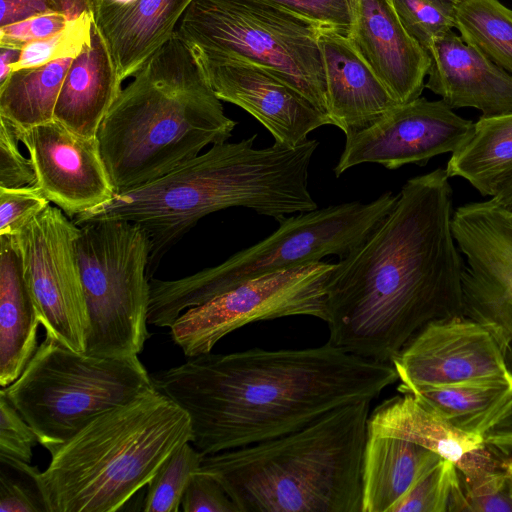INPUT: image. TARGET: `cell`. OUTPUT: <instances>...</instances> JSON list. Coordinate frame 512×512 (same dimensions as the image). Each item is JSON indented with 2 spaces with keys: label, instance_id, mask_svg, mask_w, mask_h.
<instances>
[{
  "label": "cell",
  "instance_id": "obj_1",
  "mask_svg": "<svg viewBox=\"0 0 512 512\" xmlns=\"http://www.w3.org/2000/svg\"><path fill=\"white\" fill-rule=\"evenodd\" d=\"M448 179L438 168L407 180L390 213L334 264L327 285L331 344L391 363L429 323L462 316L464 262Z\"/></svg>",
  "mask_w": 512,
  "mask_h": 512
},
{
  "label": "cell",
  "instance_id": "obj_2",
  "mask_svg": "<svg viewBox=\"0 0 512 512\" xmlns=\"http://www.w3.org/2000/svg\"><path fill=\"white\" fill-rule=\"evenodd\" d=\"M154 387L189 416L204 456L296 431L327 412L373 400L399 380L392 363L318 347L190 357L151 374Z\"/></svg>",
  "mask_w": 512,
  "mask_h": 512
},
{
  "label": "cell",
  "instance_id": "obj_3",
  "mask_svg": "<svg viewBox=\"0 0 512 512\" xmlns=\"http://www.w3.org/2000/svg\"><path fill=\"white\" fill-rule=\"evenodd\" d=\"M257 134L211 145L167 174L117 193L73 218L76 225L119 219L140 225L150 244L148 275L163 254L203 217L244 207L274 218L318 208L309 188L314 139L291 147L274 142L254 147Z\"/></svg>",
  "mask_w": 512,
  "mask_h": 512
},
{
  "label": "cell",
  "instance_id": "obj_4",
  "mask_svg": "<svg viewBox=\"0 0 512 512\" xmlns=\"http://www.w3.org/2000/svg\"><path fill=\"white\" fill-rule=\"evenodd\" d=\"M133 77L97 134L116 194L227 141L237 124L225 115L195 52L176 31Z\"/></svg>",
  "mask_w": 512,
  "mask_h": 512
},
{
  "label": "cell",
  "instance_id": "obj_5",
  "mask_svg": "<svg viewBox=\"0 0 512 512\" xmlns=\"http://www.w3.org/2000/svg\"><path fill=\"white\" fill-rule=\"evenodd\" d=\"M371 400L285 435L203 457L240 512H361Z\"/></svg>",
  "mask_w": 512,
  "mask_h": 512
},
{
  "label": "cell",
  "instance_id": "obj_6",
  "mask_svg": "<svg viewBox=\"0 0 512 512\" xmlns=\"http://www.w3.org/2000/svg\"><path fill=\"white\" fill-rule=\"evenodd\" d=\"M188 414L155 387L92 420L41 472L49 512H114L191 442Z\"/></svg>",
  "mask_w": 512,
  "mask_h": 512
},
{
  "label": "cell",
  "instance_id": "obj_7",
  "mask_svg": "<svg viewBox=\"0 0 512 512\" xmlns=\"http://www.w3.org/2000/svg\"><path fill=\"white\" fill-rule=\"evenodd\" d=\"M397 199L387 191L368 203L352 201L285 216L272 234L216 266L175 280L150 278L148 322L170 328L187 309L246 281L329 255L343 258L367 239Z\"/></svg>",
  "mask_w": 512,
  "mask_h": 512
},
{
  "label": "cell",
  "instance_id": "obj_8",
  "mask_svg": "<svg viewBox=\"0 0 512 512\" xmlns=\"http://www.w3.org/2000/svg\"><path fill=\"white\" fill-rule=\"evenodd\" d=\"M153 387L138 355H87L46 336L21 375L1 390L52 456L96 417Z\"/></svg>",
  "mask_w": 512,
  "mask_h": 512
},
{
  "label": "cell",
  "instance_id": "obj_9",
  "mask_svg": "<svg viewBox=\"0 0 512 512\" xmlns=\"http://www.w3.org/2000/svg\"><path fill=\"white\" fill-rule=\"evenodd\" d=\"M319 30L267 0H193L176 33L198 55L244 59L272 70L327 114Z\"/></svg>",
  "mask_w": 512,
  "mask_h": 512
},
{
  "label": "cell",
  "instance_id": "obj_10",
  "mask_svg": "<svg viewBox=\"0 0 512 512\" xmlns=\"http://www.w3.org/2000/svg\"><path fill=\"white\" fill-rule=\"evenodd\" d=\"M79 227L77 258L89 318L85 354L139 355L150 336V239L140 225L126 220Z\"/></svg>",
  "mask_w": 512,
  "mask_h": 512
},
{
  "label": "cell",
  "instance_id": "obj_11",
  "mask_svg": "<svg viewBox=\"0 0 512 512\" xmlns=\"http://www.w3.org/2000/svg\"><path fill=\"white\" fill-rule=\"evenodd\" d=\"M335 263L316 261L263 275L189 308L170 326L187 357L210 353L248 324L290 316L327 321V285Z\"/></svg>",
  "mask_w": 512,
  "mask_h": 512
},
{
  "label": "cell",
  "instance_id": "obj_12",
  "mask_svg": "<svg viewBox=\"0 0 512 512\" xmlns=\"http://www.w3.org/2000/svg\"><path fill=\"white\" fill-rule=\"evenodd\" d=\"M79 231L72 218L49 204L14 238L46 336L85 353L89 318L77 258Z\"/></svg>",
  "mask_w": 512,
  "mask_h": 512
},
{
  "label": "cell",
  "instance_id": "obj_13",
  "mask_svg": "<svg viewBox=\"0 0 512 512\" xmlns=\"http://www.w3.org/2000/svg\"><path fill=\"white\" fill-rule=\"evenodd\" d=\"M474 122L457 115L442 99L418 97L396 104L371 125L346 136L333 171L336 177L364 163L387 169L425 165L431 158L454 152L470 136Z\"/></svg>",
  "mask_w": 512,
  "mask_h": 512
},
{
  "label": "cell",
  "instance_id": "obj_14",
  "mask_svg": "<svg viewBox=\"0 0 512 512\" xmlns=\"http://www.w3.org/2000/svg\"><path fill=\"white\" fill-rule=\"evenodd\" d=\"M391 363L401 381L400 393L463 382L512 385V370L494 332L464 316L429 323Z\"/></svg>",
  "mask_w": 512,
  "mask_h": 512
},
{
  "label": "cell",
  "instance_id": "obj_15",
  "mask_svg": "<svg viewBox=\"0 0 512 512\" xmlns=\"http://www.w3.org/2000/svg\"><path fill=\"white\" fill-rule=\"evenodd\" d=\"M196 56L216 96L248 112L275 142L294 147L313 130L332 125L326 113L272 70L239 58Z\"/></svg>",
  "mask_w": 512,
  "mask_h": 512
},
{
  "label": "cell",
  "instance_id": "obj_16",
  "mask_svg": "<svg viewBox=\"0 0 512 512\" xmlns=\"http://www.w3.org/2000/svg\"><path fill=\"white\" fill-rule=\"evenodd\" d=\"M35 173V187L68 217L93 209L116 191L97 138H86L53 120L17 135Z\"/></svg>",
  "mask_w": 512,
  "mask_h": 512
},
{
  "label": "cell",
  "instance_id": "obj_17",
  "mask_svg": "<svg viewBox=\"0 0 512 512\" xmlns=\"http://www.w3.org/2000/svg\"><path fill=\"white\" fill-rule=\"evenodd\" d=\"M347 37L396 103L421 96L431 58L407 32L391 0H356Z\"/></svg>",
  "mask_w": 512,
  "mask_h": 512
},
{
  "label": "cell",
  "instance_id": "obj_18",
  "mask_svg": "<svg viewBox=\"0 0 512 512\" xmlns=\"http://www.w3.org/2000/svg\"><path fill=\"white\" fill-rule=\"evenodd\" d=\"M368 434L418 444L453 462L466 481L500 467L483 436L455 428L412 393L379 404L369 415Z\"/></svg>",
  "mask_w": 512,
  "mask_h": 512
},
{
  "label": "cell",
  "instance_id": "obj_19",
  "mask_svg": "<svg viewBox=\"0 0 512 512\" xmlns=\"http://www.w3.org/2000/svg\"><path fill=\"white\" fill-rule=\"evenodd\" d=\"M425 88L452 109L471 107L482 116L512 113V75L453 30L432 45Z\"/></svg>",
  "mask_w": 512,
  "mask_h": 512
},
{
  "label": "cell",
  "instance_id": "obj_20",
  "mask_svg": "<svg viewBox=\"0 0 512 512\" xmlns=\"http://www.w3.org/2000/svg\"><path fill=\"white\" fill-rule=\"evenodd\" d=\"M326 88L327 114L345 135L363 129L396 103L347 36L320 28Z\"/></svg>",
  "mask_w": 512,
  "mask_h": 512
},
{
  "label": "cell",
  "instance_id": "obj_21",
  "mask_svg": "<svg viewBox=\"0 0 512 512\" xmlns=\"http://www.w3.org/2000/svg\"><path fill=\"white\" fill-rule=\"evenodd\" d=\"M121 84L107 43L93 24L90 44L72 60L67 71L54 120L80 136L97 138Z\"/></svg>",
  "mask_w": 512,
  "mask_h": 512
},
{
  "label": "cell",
  "instance_id": "obj_22",
  "mask_svg": "<svg viewBox=\"0 0 512 512\" xmlns=\"http://www.w3.org/2000/svg\"><path fill=\"white\" fill-rule=\"evenodd\" d=\"M38 311L12 235H0V386L13 383L33 357Z\"/></svg>",
  "mask_w": 512,
  "mask_h": 512
},
{
  "label": "cell",
  "instance_id": "obj_23",
  "mask_svg": "<svg viewBox=\"0 0 512 512\" xmlns=\"http://www.w3.org/2000/svg\"><path fill=\"white\" fill-rule=\"evenodd\" d=\"M439 457L404 439L368 434L361 468V512H391Z\"/></svg>",
  "mask_w": 512,
  "mask_h": 512
},
{
  "label": "cell",
  "instance_id": "obj_24",
  "mask_svg": "<svg viewBox=\"0 0 512 512\" xmlns=\"http://www.w3.org/2000/svg\"><path fill=\"white\" fill-rule=\"evenodd\" d=\"M193 0H137L122 16L98 29L105 39L121 82L175 33Z\"/></svg>",
  "mask_w": 512,
  "mask_h": 512
},
{
  "label": "cell",
  "instance_id": "obj_25",
  "mask_svg": "<svg viewBox=\"0 0 512 512\" xmlns=\"http://www.w3.org/2000/svg\"><path fill=\"white\" fill-rule=\"evenodd\" d=\"M445 170L491 198L512 184V113L481 116Z\"/></svg>",
  "mask_w": 512,
  "mask_h": 512
},
{
  "label": "cell",
  "instance_id": "obj_26",
  "mask_svg": "<svg viewBox=\"0 0 512 512\" xmlns=\"http://www.w3.org/2000/svg\"><path fill=\"white\" fill-rule=\"evenodd\" d=\"M405 393L417 396L455 428L485 437L512 408V385L463 382L420 386Z\"/></svg>",
  "mask_w": 512,
  "mask_h": 512
},
{
  "label": "cell",
  "instance_id": "obj_27",
  "mask_svg": "<svg viewBox=\"0 0 512 512\" xmlns=\"http://www.w3.org/2000/svg\"><path fill=\"white\" fill-rule=\"evenodd\" d=\"M462 316L489 327L512 370V245L491 253L462 277Z\"/></svg>",
  "mask_w": 512,
  "mask_h": 512
},
{
  "label": "cell",
  "instance_id": "obj_28",
  "mask_svg": "<svg viewBox=\"0 0 512 512\" xmlns=\"http://www.w3.org/2000/svg\"><path fill=\"white\" fill-rule=\"evenodd\" d=\"M73 59L19 69L0 83V118L16 136L54 120L56 102Z\"/></svg>",
  "mask_w": 512,
  "mask_h": 512
},
{
  "label": "cell",
  "instance_id": "obj_29",
  "mask_svg": "<svg viewBox=\"0 0 512 512\" xmlns=\"http://www.w3.org/2000/svg\"><path fill=\"white\" fill-rule=\"evenodd\" d=\"M455 28L461 38L512 74V10L499 0H459Z\"/></svg>",
  "mask_w": 512,
  "mask_h": 512
},
{
  "label": "cell",
  "instance_id": "obj_30",
  "mask_svg": "<svg viewBox=\"0 0 512 512\" xmlns=\"http://www.w3.org/2000/svg\"><path fill=\"white\" fill-rule=\"evenodd\" d=\"M446 511H465V498L456 465L440 456L419 476L391 512Z\"/></svg>",
  "mask_w": 512,
  "mask_h": 512
},
{
  "label": "cell",
  "instance_id": "obj_31",
  "mask_svg": "<svg viewBox=\"0 0 512 512\" xmlns=\"http://www.w3.org/2000/svg\"><path fill=\"white\" fill-rule=\"evenodd\" d=\"M204 455L191 442L175 450L147 484L143 503L146 512H177L192 475L202 464Z\"/></svg>",
  "mask_w": 512,
  "mask_h": 512
},
{
  "label": "cell",
  "instance_id": "obj_32",
  "mask_svg": "<svg viewBox=\"0 0 512 512\" xmlns=\"http://www.w3.org/2000/svg\"><path fill=\"white\" fill-rule=\"evenodd\" d=\"M37 466L0 454V512H49Z\"/></svg>",
  "mask_w": 512,
  "mask_h": 512
},
{
  "label": "cell",
  "instance_id": "obj_33",
  "mask_svg": "<svg viewBox=\"0 0 512 512\" xmlns=\"http://www.w3.org/2000/svg\"><path fill=\"white\" fill-rule=\"evenodd\" d=\"M458 0H391L407 32L429 53L434 42L455 28Z\"/></svg>",
  "mask_w": 512,
  "mask_h": 512
},
{
  "label": "cell",
  "instance_id": "obj_34",
  "mask_svg": "<svg viewBox=\"0 0 512 512\" xmlns=\"http://www.w3.org/2000/svg\"><path fill=\"white\" fill-rule=\"evenodd\" d=\"M93 24L92 11L86 12L70 21L59 32L28 42L21 48L19 59L12 66V72L62 58H75L90 44Z\"/></svg>",
  "mask_w": 512,
  "mask_h": 512
},
{
  "label": "cell",
  "instance_id": "obj_35",
  "mask_svg": "<svg viewBox=\"0 0 512 512\" xmlns=\"http://www.w3.org/2000/svg\"><path fill=\"white\" fill-rule=\"evenodd\" d=\"M320 28L348 36L353 25L356 0H267Z\"/></svg>",
  "mask_w": 512,
  "mask_h": 512
},
{
  "label": "cell",
  "instance_id": "obj_36",
  "mask_svg": "<svg viewBox=\"0 0 512 512\" xmlns=\"http://www.w3.org/2000/svg\"><path fill=\"white\" fill-rule=\"evenodd\" d=\"M49 204L35 185L0 188V235H16Z\"/></svg>",
  "mask_w": 512,
  "mask_h": 512
},
{
  "label": "cell",
  "instance_id": "obj_37",
  "mask_svg": "<svg viewBox=\"0 0 512 512\" xmlns=\"http://www.w3.org/2000/svg\"><path fill=\"white\" fill-rule=\"evenodd\" d=\"M462 480L465 511L512 512V496L501 465L476 479Z\"/></svg>",
  "mask_w": 512,
  "mask_h": 512
},
{
  "label": "cell",
  "instance_id": "obj_38",
  "mask_svg": "<svg viewBox=\"0 0 512 512\" xmlns=\"http://www.w3.org/2000/svg\"><path fill=\"white\" fill-rule=\"evenodd\" d=\"M38 443L35 431L0 390V454L30 463Z\"/></svg>",
  "mask_w": 512,
  "mask_h": 512
},
{
  "label": "cell",
  "instance_id": "obj_39",
  "mask_svg": "<svg viewBox=\"0 0 512 512\" xmlns=\"http://www.w3.org/2000/svg\"><path fill=\"white\" fill-rule=\"evenodd\" d=\"M19 142L10 125L0 118V188H21L36 183L32 161L20 152Z\"/></svg>",
  "mask_w": 512,
  "mask_h": 512
},
{
  "label": "cell",
  "instance_id": "obj_40",
  "mask_svg": "<svg viewBox=\"0 0 512 512\" xmlns=\"http://www.w3.org/2000/svg\"><path fill=\"white\" fill-rule=\"evenodd\" d=\"M181 505L185 512H240L222 484L200 469L192 475Z\"/></svg>",
  "mask_w": 512,
  "mask_h": 512
},
{
  "label": "cell",
  "instance_id": "obj_41",
  "mask_svg": "<svg viewBox=\"0 0 512 512\" xmlns=\"http://www.w3.org/2000/svg\"><path fill=\"white\" fill-rule=\"evenodd\" d=\"M0 3V27L51 13H61L74 20L92 11V0H0Z\"/></svg>",
  "mask_w": 512,
  "mask_h": 512
},
{
  "label": "cell",
  "instance_id": "obj_42",
  "mask_svg": "<svg viewBox=\"0 0 512 512\" xmlns=\"http://www.w3.org/2000/svg\"><path fill=\"white\" fill-rule=\"evenodd\" d=\"M72 21L61 13L34 16L0 27V47L21 48L28 42L53 35Z\"/></svg>",
  "mask_w": 512,
  "mask_h": 512
},
{
  "label": "cell",
  "instance_id": "obj_43",
  "mask_svg": "<svg viewBox=\"0 0 512 512\" xmlns=\"http://www.w3.org/2000/svg\"><path fill=\"white\" fill-rule=\"evenodd\" d=\"M137 0H92L94 24L101 29L127 12Z\"/></svg>",
  "mask_w": 512,
  "mask_h": 512
},
{
  "label": "cell",
  "instance_id": "obj_44",
  "mask_svg": "<svg viewBox=\"0 0 512 512\" xmlns=\"http://www.w3.org/2000/svg\"><path fill=\"white\" fill-rule=\"evenodd\" d=\"M484 440L493 453L505 457L512 455V429H493Z\"/></svg>",
  "mask_w": 512,
  "mask_h": 512
},
{
  "label": "cell",
  "instance_id": "obj_45",
  "mask_svg": "<svg viewBox=\"0 0 512 512\" xmlns=\"http://www.w3.org/2000/svg\"><path fill=\"white\" fill-rule=\"evenodd\" d=\"M19 56V49L0 47V83L11 74L12 66L18 61Z\"/></svg>",
  "mask_w": 512,
  "mask_h": 512
},
{
  "label": "cell",
  "instance_id": "obj_46",
  "mask_svg": "<svg viewBox=\"0 0 512 512\" xmlns=\"http://www.w3.org/2000/svg\"><path fill=\"white\" fill-rule=\"evenodd\" d=\"M501 207L512 213V184L505 187L495 197L490 198Z\"/></svg>",
  "mask_w": 512,
  "mask_h": 512
},
{
  "label": "cell",
  "instance_id": "obj_47",
  "mask_svg": "<svg viewBox=\"0 0 512 512\" xmlns=\"http://www.w3.org/2000/svg\"><path fill=\"white\" fill-rule=\"evenodd\" d=\"M500 465L506 473L509 492L512 496V455L507 456L503 461L500 462Z\"/></svg>",
  "mask_w": 512,
  "mask_h": 512
},
{
  "label": "cell",
  "instance_id": "obj_48",
  "mask_svg": "<svg viewBox=\"0 0 512 512\" xmlns=\"http://www.w3.org/2000/svg\"><path fill=\"white\" fill-rule=\"evenodd\" d=\"M494 429H512V408Z\"/></svg>",
  "mask_w": 512,
  "mask_h": 512
}]
</instances>
